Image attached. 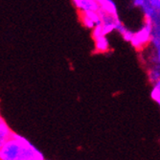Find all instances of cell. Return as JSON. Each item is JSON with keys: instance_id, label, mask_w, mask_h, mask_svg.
Wrapping results in <instances>:
<instances>
[{"instance_id": "obj_1", "label": "cell", "mask_w": 160, "mask_h": 160, "mask_svg": "<svg viewBox=\"0 0 160 160\" xmlns=\"http://www.w3.org/2000/svg\"><path fill=\"white\" fill-rule=\"evenodd\" d=\"M0 160H43V157L32 144L13 133L0 149Z\"/></svg>"}, {"instance_id": "obj_2", "label": "cell", "mask_w": 160, "mask_h": 160, "mask_svg": "<svg viewBox=\"0 0 160 160\" xmlns=\"http://www.w3.org/2000/svg\"><path fill=\"white\" fill-rule=\"evenodd\" d=\"M151 33H152V24H151V21L148 20L147 25L145 26L141 31H139L137 34L133 35V37L132 38V44L135 47L142 46L144 43H146L149 40Z\"/></svg>"}, {"instance_id": "obj_3", "label": "cell", "mask_w": 160, "mask_h": 160, "mask_svg": "<svg viewBox=\"0 0 160 160\" xmlns=\"http://www.w3.org/2000/svg\"><path fill=\"white\" fill-rule=\"evenodd\" d=\"M76 7L82 12H99L100 5L96 0H73Z\"/></svg>"}, {"instance_id": "obj_4", "label": "cell", "mask_w": 160, "mask_h": 160, "mask_svg": "<svg viewBox=\"0 0 160 160\" xmlns=\"http://www.w3.org/2000/svg\"><path fill=\"white\" fill-rule=\"evenodd\" d=\"M102 11L110 14V16H117V9L112 0H96Z\"/></svg>"}, {"instance_id": "obj_5", "label": "cell", "mask_w": 160, "mask_h": 160, "mask_svg": "<svg viewBox=\"0 0 160 160\" xmlns=\"http://www.w3.org/2000/svg\"><path fill=\"white\" fill-rule=\"evenodd\" d=\"M13 132L11 130V128L8 127V125L3 121L0 125V149H1L5 143L12 136Z\"/></svg>"}, {"instance_id": "obj_6", "label": "cell", "mask_w": 160, "mask_h": 160, "mask_svg": "<svg viewBox=\"0 0 160 160\" xmlns=\"http://www.w3.org/2000/svg\"><path fill=\"white\" fill-rule=\"evenodd\" d=\"M95 40H96V47H97V49L99 51L105 52V51L108 50V41L105 38V36L99 37V38H95Z\"/></svg>"}, {"instance_id": "obj_7", "label": "cell", "mask_w": 160, "mask_h": 160, "mask_svg": "<svg viewBox=\"0 0 160 160\" xmlns=\"http://www.w3.org/2000/svg\"><path fill=\"white\" fill-rule=\"evenodd\" d=\"M149 3L152 8L160 10V0H149Z\"/></svg>"}, {"instance_id": "obj_8", "label": "cell", "mask_w": 160, "mask_h": 160, "mask_svg": "<svg viewBox=\"0 0 160 160\" xmlns=\"http://www.w3.org/2000/svg\"><path fill=\"white\" fill-rule=\"evenodd\" d=\"M134 5L137 7H143L145 5V0H134Z\"/></svg>"}, {"instance_id": "obj_9", "label": "cell", "mask_w": 160, "mask_h": 160, "mask_svg": "<svg viewBox=\"0 0 160 160\" xmlns=\"http://www.w3.org/2000/svg\"><path fill=\"white\" fill-rule=\"evenodd\" d=\"M157 50H158V58H159V62H160V45H158Z\"/></svg>"}, {"instance_id": "obj_10", "label": "cell", "mask_w": 160, "mask_h": 160, "mask_svg": "<svg viewBox=\"0 0 160 160\" xmlns=\"http://www.w3.org/2000/svg\"><path fill=\"white\" fill-rule=\"evenodd\" d=\"M3 121H4V120L2 119V117H1V116H0V125H1V123H2Z\"/></svg>"}]
</instances>
